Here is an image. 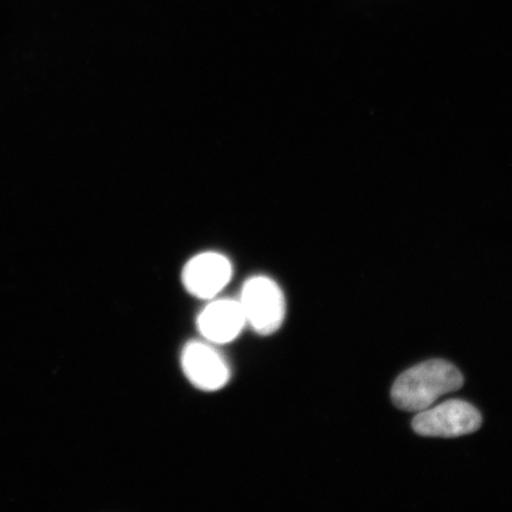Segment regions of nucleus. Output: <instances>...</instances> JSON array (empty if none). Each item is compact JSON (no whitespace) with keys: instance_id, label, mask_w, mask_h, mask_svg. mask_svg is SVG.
<instances>
[{"instance_id":"obj_1","label":"nucleus","mask_w":512,"mask_h":512,"mask_svg":"<svg viewBox=\"0 0 512 512\" xmlns=\"http://www.w3.org/2000/svg\"><path fill=\"white\" fill-rule=\"evenodd\" d=\"M464 379L452 363L431 360L405 371L392 389L394 405L402 411L419 413L430 408L441 396L463 387Z\"/></svg>"},{"instance_id":"obj_2","label":"nucleus","mask_w":512,"mask_h":512,"mask_svg":"<svg viewBox=\"0 0 512 512\" xmlns=\"http://www.w3.org/2000/svg\"><path fill=\"white\" fill-rule=\"evenodd\" d=\"M239 303L246 323L256 334H275L286 317V299L274 280L254 277L243 285Z\"/></svg>"},{"instance_id":"obj_3","label":"nucleus","mask_w":512,"mask_h":512,"mask_svg":"<svg viewBox=\"0 0 512 512\" xmlns=\"http://www.w3.org/2000/svg\"><path fill=\"white\" fill-rule=\"evenodd\" d=\"M482 416L469 402L450 400L415 416L414 431L424 437L456 438L479 430Z\"/></svg>"},{"instance_id":"obj_4","label":"nucleus","mask_w":512,"mask_h":512,"mask_svg":"<svg viewBox=\"0 0 512 512\" xmlns=\"http://www.w3.org/2000/svg\"><path fill=\"white\" fill-rule=\"evenodd\" d=\"M182 369L192 386L204 392H216L226 387L232 377L227 358L216 345L207 341H194L182 351Z\"/></svg>"},{"instance_id":"obj_5","label":"nucleus","mask_w":512,"mask_h":512,"mask_svg":"<svg viewBox=\"0 0 512 512\" xmlns=\"http://www.w3.org/2000/svg\"><path fill=\"white\" fill-rule=\"evenodd\" d=\"M233 277V266L226 256L207 252L196 255L185 265L182 280L187 291L198 299L213 300Z\"/></svg>"},{"instance_id":"obj_6","label":"nucleus","mask_w":512,"mask_h":512,"mask_svg":"<svg viewBox=\"0 0 512 512\" xmlns=\"http://www.w3.org/2000/svg\"><path fill=\"white\" fill-rule=\"evenodd\" d=\"M247 326L239 300L213 299L197 318V328L204 341L215 345L235 341Z\"/></svg>"}]
</instances>
